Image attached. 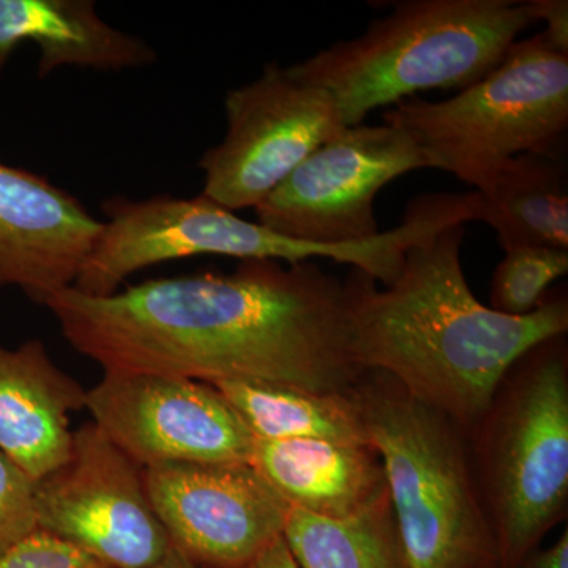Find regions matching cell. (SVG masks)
I'll list each match as a JSON object with an SVG mask.
<instances>
[{"label":"cell","mask_w":568,"mask_h":568,"mask_svg":"<svg viewBox=\"0 0 568 568\" xmlns=\"http://www.w3.org/2000/svg\"><path fill=\"white\" fill-rule=\"evenodd\" d=\"M85 402L88 390L52 362L43 342L14 349L0 343V452L33 480L69 462L70 417Z\"/></svg>","instance_id":"14"},{"label":"cell","mask_w":568,"mask_h":568,"mask_svg":"<svg viewBox=\"0 0 568 568\" xmlns=\"http://www.w3.org/2000/svg\"><path fill=\"white\" fill-rule=\"evenodd\" d=\"M102 224L73 194L0 160V287L44 305L73 286Z\"/></svg>","instance_id":"13"},{"label":"cell","mask_w":568,"mask_h":568,"mask_svg":"<svg viewBox=\"0 0 568 568\" xmlns=\"http://www.w3.org/2000/svg\"><path fill=\"white\" fill-rule=\"evenodd\" d=\"M24 43L39 48L40 80L61 67L123 71L156 61L151 44L108 24L92 0H0V69Z\"/></svg>","instance_id":"16"},{"label":"cell","mask_w":568,"mask_h":568,"mask_svg":"<svg viewBox=\"0 0 568 568\" xmlns=\"http://www.w3.org/2000/svg\"><path fill=\"white\" fill-rule=\"evenodd\" d=\"M532 24L511 0H405L361 37L293 65L331 92L345 126L418 92L465 91L496 69Z\"/></svg>","instance_id":"3"},{"label":"cell","mask_w":568,"mask_h":568,"mask_svg":"<svg viewBox=\"0 0 568 568\" xmlns=\"http://www.w3.org/2000/svg\"><path fill=\"white\" fill-rule=\"evenodd\" d=\"M491 282V308L526 316L544 304L549 287L568 274V250L515 246L504 250Z\"/></svg>","instance_id":"20"},{"label":"cell","mask_w":568,"mask_h":568,"mask_svg":"<svg viewBox=\"0 0 568 568\" xmlns=\"http://www.w3.org/2000/svg\"><path fill=\"white\" fill-rule=\"evenodd\" d=\"M256 439H327L368 444L354 390L317 394L280 384H215ZM355 388V387H354Z\"/></svg>","instance_id":"18"},{"label":"cell","mask_w":568,"mask_h":568,"mask_svg":"<svg viewBox=\"0 0 568 568\" xmlns=\"http://www.w3.org/2000/svg\"><path fill=\"white\" fill-rule=\"evenodd\" d=\"M354 394L383 462L409 567L499 564L465 429L384 373L365 372Z\"/></svg>","instance_id":"4"},{"label":"cell","mask_w":568,"mask_h":568,"mask_svg":"<svg viewBox=\"0 0 568 568\" xmlns=\"http://www.w3.org/2000/svg\"><path fill=\"white\" fill-rule=\"evenodd\" d=\"M283 538L301 568H410L388 496L343 519L291 507Z\"/></svg>","instance_id":"19"},{"label":"cell","mask_w":568,"mask_h":568,"mask_svg":"<svg viewBox=\"0 0 568 568\" xmlns=\"http://www.w3.org/2000/svg\"><path fill=\"white\" fill-rule=\"evenodd\" d=\"M44 306L104 373L354 390L345 284L313 261H241L233 274L148 280L106 297L74 287Z\"/></svg>","instance_id":"1"},{"label":"cell","mask_w":568,"mask_h":568,"mask_svg":"<svg viewBox=\"0 0 568 568\" xmlns=\"http://www.w3.org/2000/svg\"><path fill=\"white\" fill-rule=\"evenodd\" d=\"M245 568H301L291 555L284 538H278L267 549H264L253 562Z\"/></svg>","instance_id":"25"},{"label":"cell","mask_w":568,"mask_h":568,"mask_svg":"<svg viewBox=\"0 0 568 568\" xmlns=\"http://www.w3.org/2000/svg\"><path fill=\"white\" fill-rule=\"evenodd\" d=\"M171 547L205 568H245L283 537L290 504L250 463L142 469Z\"/></svg>","instance_id":"12"},{"label":"cell","mask_w":568,"mask_h":568,"mask_svg":"<svg viewBox=\"0 0 568 568\" xmlns=\"http://www.w3.org/2000/svg\"><path fill=\"white\" fill-rule=\"evenodd\" d=\"M530 20L544 21L541 36L560 54L568 55V2L567 0H526L523 2Z\"/></svg>","instance_id":"23"},{"label":"cell","mask_w":568,"mask_h":568,"mask_svg":"<svg viewBox=\"0 0 568 568\" xmlns=\"http://www.w3.org/2000/svg\"><path fill=\"white\" fill-rule=\"evenodd\" d=\"M465 224L425 235L386 290L351 268L345 284L351 345L364 372L395 379L469 435L511 365L538 343L567 335L566 290L526 316L485 306L462 263Z\"/></svg>","instance_id":"2"},{"label":"cell","mask_w":568,"mask_h":568,"mask_svg":"<svg viewBox=\"0 0 568 568\" xmlns=\"http://www.w3.org/2000/svg\"><path fill=\"white\" fill-rule=\"evenodd\" d=\"M85 409L142 469L168 463H252L256 437L212 384L104 373L88 390Z\"/></svg>","instance_id":"11"},{"label":"cell","mask_w":568,"mask_h":568,"mask_svg":"<svg viewBox=\"0 0 568 568\" xmlns=\"http://www.w3.org/2000/svg\"><path fill=\"white\" fill-rule=\"evenodd\" d=\"M103 212L108 222L71 286L92 297L118 293L142 268L201 254L287 264L302 263L310 254L306 242L246 222L203 193L142 201L114 196L104 201Z\"/></svg>","instance_id":"8"},{"label":"cell","mask_w":568,"mask_h":568,"mask_svg":"<svg viewBox=\"0 0 568 568\" xmlns=\"http://www.w3.org/2000/svg\"><path fill=\"white\" fill-rule=\"evenodd\" d=\"M37 528L110 568H151L171 544L145 493L142 467L95 424L73 433L65 465L36 481Z\"/></svg>","instance_id":"10"},{"label":"cell","mask_w":568,"mask_h":568,"mask_svg":"<svg viewBox=\"0 0 568 568\" xmlns=\"http://www.w3.org/2000/svg\"><path fill=\"white\" fill-rule=\"evenodd\" d=\"M384 123L398 126L429 168L484 189L523 153L562 155L568 130V55L540 33L515 41L484 80L446 102L410 97L387 108Z\"/></svg>","instance_id":"6"},{"label":"cell","mask_w":568,"mask_h":568,"mask_svg":"<svg viewBox=\"0 0 568 568\" xmlns=\"http://www.w3.org/2000/svg\"><path fill=\"white\" fill-rule=\"evenodd\" d=\"M467 437L497 559L515 568L567 514V335L511 365Z\"/></svg>","instance_id":"5"},{"label":"cell","mask_w":568,"mask_h":568,"mask_svg":"<svg viewBox=\"0 0 568 568\" xmlns=\"http://www.w3.org/2000/svg\"><path fill=\"white\" fill-rule=\"evenodd\" d=\"M151 568H205L203 566H200V564L193 562L192 559L186 558V556H183L181 551H178L175 548H171L170 551H168V555L164 556L162 560H160L159 564H155V566Z\"/></svg>","instance_id":"26"},{"label":"cell","mask_w":568,"mask_h":568,"mask_svg":"<svg viewBox=\"0 0 568 568\" xmlns=\"http://www.w3.org/2000/svg\"><path fill=\"white\" fill-rule=\"evenodd\" d=\"M489 568H504L503 566H500V564H495V566H491Z\"/></svg>","instance_id":"27"},{"label":"cell","mask_w":568,"mask_h":568,"mask_svg":"<svg viewBox=\"0 0 568 568\" xmlns=\"http://www.w3.org/2000/svg\"><path fill=\"white\" fill-rule=\"evenodd\" d=\"M429 168L398 126H346L313 152L254 207L257 223L295 241L342 245L379 235L377 193L413 171Z\"/></svg>","instance_id":"9"},{"label":"cell","mask_w":568,"mask_h":568,"mask_svg":"<svg viewBox=\"0 0 568 568\" xmlns=\"http://www.w3.org/2000/svg\"><path fill=\"white\" fill-rule=\"evenodd\" d=\"M227 130L201 159L204 196L227 211L254 209L295 168L343 129L331 92L293 67L268 63L257 80L224 100Z\"/></svg>","instance_id":"7"},{"label":"cell","mask_w":568,"mask_h":568,"mask_svg":"<svg viewBox=\"0 0 568 568\" xmlns=\"http://www.w3.org/2000/svg\"><path fill=\"white\" fill-rule=\"evenodd\" d=\"M0 568L110 567L65 538L37 528L0 555Z\"/></svg>","instance_id":"22"},{"label":"cell","mask_w":568,"mask_h":568,"mask_svg":"<svg viewBox=\"0 0 568 568\" xmlns=\"http://www.w3.org/2000/svg\"><path fill=\"white\" fill-rule=\"evenodd\" d=\"M250 465L290 507L315 517H354L388 496L383 462L369 444L256 439Z\"/></svg>","instance_id":"15"},{"label":"cell","mask_w":568,"mask_h":568,"mask_svg":"<svg viewBox=\"0 0 568 568\" xmlns=\"http://www.w3.org/2000/svg\"><path fill=\"white\" fill-rule=\"evenodd\" d=\"M33 529L36 480L0 452V555Z\"/></svg>","instance_id":"21"},{"label":"cell","mask_w":568,"mask_h":568,"mask_svg":"<svg viewBox=\"0 0 568 568\" xmlns=\"http://www.w3.org/2000/svg\"><path fill=\"white\" fill-rule=\"evenodd\" d=\"M564 155L523 153L481 190L469 193L473 222L496 231L503 250H568V179Z\"/></svg>","instance_id":"17"},{"label":"cell","mask_w":568,"mask_h":568,"mask_svg":"<svg viewBox=\"0 0 568 568\" xmlns=\"http://www.w3.org/2000/svg\"><path fill=\"white\" fill-rule=\"evenodd\" d=\"M515 568H568V529H564L555 545L534 549Z\"/></svg>","instance_id":"24"}]
</instances>
